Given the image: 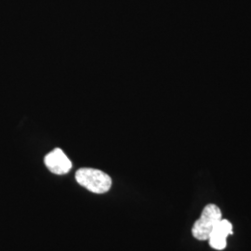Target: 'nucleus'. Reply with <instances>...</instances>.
<instances>
[{
	"label": "nucleus",
	"instance_id": "f257e3e1",
	"mask_svg": "<svg viewBox=\"0 0 251 251\" xmlns=\"http://www.w3.org/2000/svg\"><path fill=\"white\" fill-rule=\"evenodd\" d=\"M75 179L81 186L94 194H104L112 185V179L106 173L89 168H83L76 171Z\"/></svg>",
	"mask_w": 251,
	"mask_h": 251
},
{
	"label": "nucleus",
	"instance_id": "f03ea898",
	"mask_svg": "<svg viewBox=\"0 0 251 251\" xmlns=\"http://www.w3.org/2000/svg\"><path fill=\"white\" fill-rule=\"evenodd\" d=\"M222 219V211L219 206L214 204L206 205L200 218L192 228L194 237L200 241L207 240L216 225Z\"/></svg>",
	"mask_w": 251,
	"mask_h": 251
},
{
	"label": "nucleus",
	"instance_id": "7ed1b4c3",
	"mask_svg": "<svg viewBox=\"0 0 251 251\" xmlns=\"http://www.w3.org/2000/svg\"><path fill=\"white\" fill-rule=\"evenodd\" d=\"M46 167L49 171L57 175L68 173L72 169V162L60 148H56L45 156Z\"/></svg>",
	"mask_w": 251,
	"mask_h": 251
},
{
	"label": "nucleus",
	"instance_id": "20e7f679",
	"mask_svg": "<svg viewBox=\"0 0 251 251\" xmlns=\"http://www.w3.org/2000/svg\"><path fill=\"white\" fill-rule=\"evenodd\" d=\"M233 234V225L227 220H221L208 237V242L212 249L224 251L227 246L228 235Z\"/></svg>",
	"mask_w": 251,
	"mask_h": 251
}]
</instances>
